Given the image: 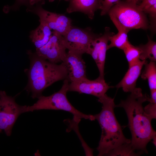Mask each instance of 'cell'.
Wrapping results in <instances>:
<instances>
[{"instance_id": "obj_27", "label": "cell", "mask_w": 156, "mask_h": 156, "mask_svg": "<svg viewBox=\"0 0 156 156\" xmlns=\"http://www.w3.org/2000/svg\"><path fill=\"white\" fill-rule=\"evenodd\" d=\"M125 1L137 4L139 0H125Z\"/></svg>"}, {"instance_id": "obj_14", "label": "cell", "mask_w": 156, "mask_h": 156, "mask_svg": "<svg viewBox=\"0 0 156 156\" xmlns=\"http://www.w3.org/2000/svg\"><path fill=\"white\" fill-rule=\"evenodd\" d=\"M146 60H140L129 66V68L121 81L116 86L117 89L122 88L125 92H131L136 88V82L140 75L142 69Z\"/></svg>"}, {"instance_id": "obj_9", "label": "cell", "mask_w": 156, "mask_h": 156, "mask_svg": "<svg viewBox=\"0 0 156 156\" xmlns=\"http://www.w3.org/2000/svg\"><path fill=\"white\" fill-rule=\"evenodd\" d=\"M37 15L40 22L46 24L51 30L64 35L72 25L71 19L62 14L51 12L45 10L40 5L28 8L27 10Z\"/></svg>"}, {"instance_id": "obj_21", "label": "cell", "mask_w": 156, "mask_h": 156, "mask_svg": "<svg viewBox=\"0 0 156 156\" xmlns=\"http://www.w3.org/2000/svg\"><path fill=\"white\" fill-rule=\"evenodd\" d=\"M149 102L144 109L146 114L152 120L153 119L156 118V102Z\"/></svg>"}, {"instance_id": "obj_5", "label": "cell", "mask_w": 156, "mask_h": 156, "mask_svg": "<svg viewBox=\"0 0 156 156\" xmlns=\"http://www.w3.org/2000/svg\"><path fill=\"white\" fill-rule=\"evenodd\" d=\"M108 13L113 15L129 31L134 29H146L148 28L145 13L137 4L120 1L112 7Z\"/></svg>"}, {"instance_id": "obj_26", "label": "cell", "mask_w": 156, "mask_h": 156, "mask_svg": "<svg viewBox=\"0 0 156 156\" xmlns=\"http://www.w3.org/2000/svg\"><path fill=\"white\" fill-rule=\"evenodd\" d=\"M44 0H29L28 3L31 5H33L36 3H38ZM55 0H49L50 2H52ZM66 1H68V0H63Z\"/></svg>"}, {"instance_id": "obj_8", "label": "cell", "mask_w": 156, "mask_h": 156, "mask_svg": "<svg viewBox=\"0 0 156 156\" xmlns=\"http://www.w3.org/2000/svg\"><path fill=\"white\" fill-rule=\"evenodd\" d=\"M66 49L63 36L53 31L48 42L41 47L36 49L35 53L50 62L57 64L62 62L66 54Z\"/></svg>"}, {"instance_id": "obj_12", "label": "cell", "mask_w": 156, "mask_h": 156, "mask_svg": "<svg viewBox=\"0 0 156 156\" xmlns=\"http://www.w3.org/2000/svg\"><path fill=\"white\" fill-rule=\"evenodd\" d=\"M62 62L66 68L70 82L87 77L86 63L82 55L68 50Z\"/></svg>"}, {"instance_id": "obj_6", "label": "cell", "mask_w": 156, "mask_h": 156, "mask_svg": "<svg viewBox=\"0 0 156 156\" xmlns=\"http://www.w3.org/2000/svg\"><path fill=\"white\" fill-rule=\"evenodd\" d=\"M15 96L8 95L4 91L0 90V129L7 136H10L15 122L19 116L25 113L26 105L16 103Z\"/></svg>"}, {"instance_id": "obj_19", "label": "cell", "mask_w": 156, "mask_h": 156, "mask_svg": "<svg viewBox=\"0 0 156 156\" xmlns=\"http://www.w3.org/2000/svg\"><path fill=\"white\" fill-rule=\"evenodd\" d=\"M130 143L122 144L110 151L106 156H139L144 153L142 151L136 153Z\"/></svg>"}, {"instance_id": "obj_15", "label": "cell", "mask_w": 156, "mask_h": 156, "mask_svg": "<svg viewBox=\"0 0 156 156\" xmlns=\"http://www.w3.org/2000/svg\"><path fill=\"white\" fill-rule=\"evenodd\" d=\"M109 14L111 20L117 28L118 32L110 37L109 41L110 43L108 45L107 49L116 47L123 50L129 42L127 36L129 31L124 27L113 15Z\"/></svg>"}, {"instance_id": "obj_20", "label": "cell", "mask_w": 156, "mask_h": 156, "mask_svg": "<svg viewBox=\"0 0 156 156\" xmlns=\"http://www.w3.org/2000/svg\"><path fill=\"white\" fill-rule=\"evenodd\" d=\"M124 52L129 66L139 61L141 53L140 49L137 47L135 46L129 42L123 50Z\"/></svg>"}, {"instance_id": "obj_11", "label": "cell", "mask_w": 156, "mask_h": 156, "mask_svg": "<svg viewBox=\"0 0 156 156\" xmlns=\"http://www.w3.org/2000/svg\"><path fill=\"white\" fill-rule=\"evenodd\" d=\"M68 92H76L95 96L99 98L112 88L105 82L104 78L99 77L94 80L87 77L70 82Z\"/></svg>"}, {"instance_id": "obj_7", "label": "cell", "mask_w": 156, "mask_h": 156, "mask_svg": "<svg viewBox=\"0 0 156 156\" xmlns=\"http://www.w3.org/2000/svg\"><path fill=\"white\" fill-rule=\"evenodd\" d=\"M100 35L94 33L90 27L81 28L72 26L63 36L67 49L82 55L86 53L90 43Z\"/></svg>"}, {"instance_id": "obj_17", "label": "cell", "mask_w": 156, "mask_h": 156, "mask_svg": "<svg viewBox=\"0 0 156 156\" xmlns=\"http://www.w3.org/2000/svg\"><path fill=\"white\" fill-rule=\"evenodd\" d=\"M141 77L148 81L150 92L156 90V64L155 62L150 61L146 63Z\"/></svg>"}, {"instance_id": "obj_18", "label": "cell", "mask_w": 156, "mask_h": 156, "mask_svg": "<svg viewBox=\"0 0 156 156\" xmlns=\"http://www.w3.org/2000/svg\"><path fill=\"white\" fill-rule=\"evenodd\" d=\"M137 47L141 50L140 59L141 60L149 59L150 61H156V43L148 37V41L145 44Z\"/></svg>"}, {"instance_id": "obj_22", "label": "cell", "mask_w": 156, "mask_h": 156, "mask_svg": "<svg viewBox=\"0 0 156 156\" xmlns=\"http://www.w3.org/2000/svg\"><path fill=\"white\" fill-rule=\"evenodd\" d=\"M120 1V0H103L101 12V16L108 13L112 7Z\"/></svg>"}, {"instance_id": "obj_2", "label": "cell", "mask_w": 156, "mask_h": 156, "mask_svg": "<svg viewBox=\"0 0 156 156\" xmlns=\"http://www.w3.org/2000/svg\"><path fill=\"white\" fill-rule=\"evenodd\" d=\"M27 54L30 64L26 71L28 81L25 89L31 94L33 99H38L46 88L54 83L67 79V70L63 62L58 64L50 62L30 50Z\"/></svg>"}, {"instance_id": "obj_25", "label": "cell", "mask_w": 156, "mask_h": 156, "mask_svg": "<svg viewBox=\"0 0 156 156\" xmlns=\"http://www.w3.org/2000/svg\"><path fill=\"white\" fill-rule=\"evenodd\" d=\"M29 0H16L15 4L12 6V8H16L21 5L28 3Z\"/></svg>"}, {"instance_id": "obj_1", "label": "cell", "mask_w": 156, "mask_h": 156, "mask_svg": "<svg viewBox=\"0 0 156 156\" xmlns=\"http://www.w3.org/2000/svg\"><path fill=\"white\" fill-rule=\"evenodd\" d=\"M131 93L126 99L121 100L119 104L116 105V107L123 108L127 114L133 148L147 154L148 144L156 136L151 120L146 114L142 106L143 103L149 101L150 97L143 94L140 88H136Z\"/></svg>"}, {"instance_id": "obj_23", "label": "cell", "mask_w": 156, "mask_h": 156, "mask_svg": "<svg viewBox=\"0 0 156 156\" xmlns=\"http://www.w3.org/2000/svg\"><path fill=\"white\" fill-rule=\"evenodd\" d=\"M144 12L149 14L152 20L151 25L153 27V26L155 28L156 18V4L150 7L145 10Z\"/></svg>"}, {"instance_id": "obj_3", "label": "cell", "mask_w": 156, "mask_h": 156, "mask_svg": "<svg viewBox=\"0 0 156 156\" xmlns=\"http://www.w3.org/2000/svg\"><path fill=\"white\" fill-rule=\"evenodd\" d=\"M102 105V109L98 114L94 115L102 129L99 145L97 148L98 156H106L112 150L126 143L131 142L130 139L124 136L121 126L115 116L114 108L116 105L114 99L105 94L99 98Z\"/></svg>"}, {"instance_id": "obj_13", "label": "cell", "mask_w": 156, "mask_h": 156, "mask_svg": "<svg viewBox=\"0 0 156 156\" xmlns=\"http://www.w3.org/2000/svg\"><path fill=\"white\" fill-rule=\"evenodd\" d=\"M103 0H68L69 4L66 10L68 13L80 12L92 19L95 12L101 10Z\"/></svg>"}, {"instance_id": "obj_28", "label": "cell", "mask_w": 156, "mask_h": 156, "mask_svg": "<svg viewBox=\"0 0 156 156\" xmlns=\"http://www.w3.org/2000/svg\"><path fill=\"white\" fill-rule=\"evenodd\" d=\"M153 140V143L154 145L156 146V136L154 137L152 140Z\"/></svg>"}, {"instance_id": "obj_4", "label": "cell", "mask_w": 156, "mask_h": 156, "mask_svg": "<svg viewBox=\"0 0 156 156\" xmlns=\"http://www.w3.org/2000/svg\"><path fill=\"white\" fill-rule=\"evenodd\" d=\"M70 82L67 79L64 80L62 88L58 91L48 96L42 95L39 97L36 102L31 106L26 105L25 112L40 110H62L68 112L74 116L73 119L80 122L82 118L90 120H95L94 115L86 114L76 109L67 97Z\"/></svg>"}, {"instance_id": "obj_16", "label": "cell", "mask_w": 156, "mask_h": 156, "mask_svg": "<svg viewBox=\"0 0 156 156\" xmlns=\"http://www.w3.org/2000/svg\"><path fill=\"white\" fill-rule=\"evenodd\" d=\"M39 25L32 31L30 38L36 49H39L46 44L52 34L51 29L44 23L40 22Z\"/></svg>"}, {"instance_id": "obj_10", "label": "cell", "mask_w": 156, "mask_h": 156, "mask_svg": "<svg viewBox=\"0 0 156 156\" xmlns=\"http://www.w3.org/2000/svg\"><path fill=\"white\" fill-rule=\"evenodd\" d=\"M114 34L106 27L103 35L94 40L90 44L86 53L91 55L99 70V77L104 78V67L108 42L110 37Z\"/></svg>"}, {"instance_id": "obj_29", "label": "cell", "mask_w": 156, "mask_h": 156, "mask_svg": "<svg viewBox=\"0 0 156 156\" xmlns=\"http://www.w3.org/2000/svg\"><path fill=\"white\" fill-rule=\"evenodd\" d=\"M2 130L0 129V133L1 132Z\"/></svg>"}, {"instance_id": "obj_24", "label": "cell", "mask_w": 156, "mask_h": 156, "mask_svg": "<svg viewBox=\"0 0 156 156\" xmlns=\"http://www.w3.org/2000/svg\"><path fill=\"white\" fill-rule=\"evenodd\" d=\"M156 4V0H142L138 5L139 8L143 12L150 7Z\"/></svg>"}]
</instances>
